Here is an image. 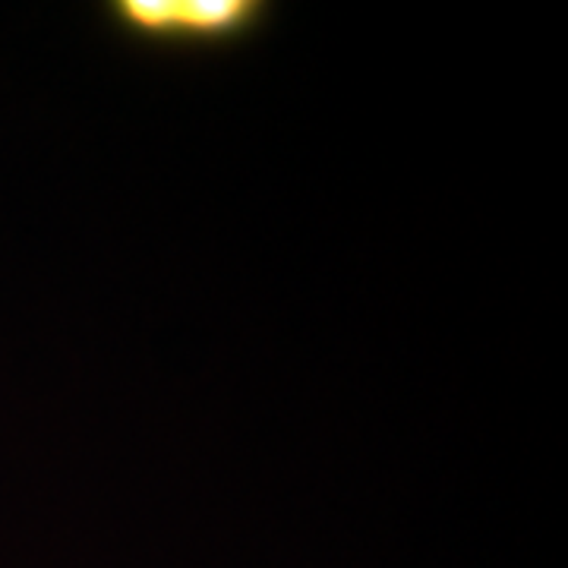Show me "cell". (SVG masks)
<instances>
[{
  "mask_svg": "<svg viewBox=\"0 0 568 568\" xmlns=\"http://www.w3.org/2000/svg\"><path fill=\"white\" fill-rule=\"evenodd\" d=\"M272 20L263 0H114L104 22L126 44L162 54H219L256 39Z\"/></svg>",
  "mask_w": 568,
  "mask_h": 568,
  "instance_id": "cell-1",
  "label": "cell"
}]
</instances>
